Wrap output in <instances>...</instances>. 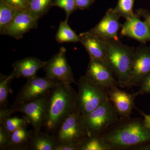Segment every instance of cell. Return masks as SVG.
Returning <instances> with one entry per match:
<instances>
[{"instance_id": "5", "label": "cell", "mask_w": 150, "mask_h": 150, "mask_svg": "<svg viewBox=\"0 0 150 150\" xmlns=\"http://www.w3.org/2000/svg\"><path fill=\"white\" fill-rule=\"evenodd\" d=\"M77 111L81 115L88 114L103 103L108 98L107 92L90 80L85 75L78 83Z\"/></svg>"}, {"instance_id": "7", "label": "cell", "mask_w": 150, "mask_h": 150, "mask_svg": "<svg viewBox=\"0 0 150 150\" xmlns=\"http://www.w3.org/2000/svg\"><path fill=\"white\" fill-rule=\"evenodd\" d=\"M62 83L47 77H38L37 76L27 79L18 93L12 106L30 102L44 96L55 86Z\"/></svg>"}, {"instance_id": "4", "label": "cell", "mask_w": 150, "mask_h": 150, "mask_svg": "<svg viewBox=\"0 0 150 150\" xmlns=\"http://www.w3.org/2000/svg\"><path fill=\"white\" fill-rule=\"evenodd\" d=\"M89 137H102L119 117L108 97L98 107L82 115Z\"/></svg>"}, {"instance_id": "22", "label": "cell", "mask_w": 150, "mask_h": 150, "mask_svg": "<svg viewBox=\"0 0 150 150\" xmlns=\"http://www.w3.org/2000/svg\"><path fill=\"white\" fill-rule=\"evenodd\" d=\"M16 78L13 73L12 72L8 76L1 74L0 76V108H8V98L10 91V82Z\"/></svg>"}, {"instance_id": "3", "label": "cell", "mask_w": 150, "mask_h": 150, "mask_svg": "<svg viewBox=\"0 0 150 150\" xmlns=\"http://www.w3.org/2000/svg\"><path fill=\"white\" fill-rule=\"evenodd\" d=\"M99 38L105 49V64L118 85L122 88L129 79L135 48L122 44L119 40Z\"/></svg>"}, {"instance_id": "16", "label": "cell", "mask_w": 150, "mask_h": 150, "mask_svg": "<svg viewBox=\"0 0 150 150\" xmlns=\"http://www.w3.org/2000/svg\"><path fill=\"white\" fill-rule=\"evenodd\" d=\"M47 62H43L35 57H27L13 63L12 72L16 78L27 79L36 76L38 70L43 69Z\"/></svg>"}, {"instance_id": "33", "label": "cell", "mask_w": 150, "mask_h": 150, "mask_svg": "<svg viewBox=\"0 0 150 150\" xmlns=\"http://www.w3.org/2000/svg\"><path fill=\"white\" fill-rule=\"evenodd\" d=\"M137 14L140 16H142L144 19V21L146 23L150 28V14L148 11L146 10H139L137 11Z\"/></svg>"}, {"instance_id": "17", "label": "cell", "mask_w": 150, "mask_h": 150, "mask_svg": "<svg viewBox=\"0 0 150 150\" xmlns=\"http://www.w3.org/2000/svg\"><path fill=\"white\" fill-rule=\"evenodd\" d=\"M79 36L80 42L89 55L90 59L105 63V49L100 39L88 31L81 33Z\"/></svg>"}, {"instance_id": "2", "label": "cell", "mask_w": 150, "mask_h": 150, "mask_svg": "<svg viewBox=\"0 0 150 150\" xmlns=\"http://www.w3.org/2000/svg\"><path fill=\"white\" fill-rule=\"evenodd\" d=\"M101 137L112 150H132L150 142V129L140 118H119Z\"/></svg>"}, {"instance_id": "27", "label": "cell", "mask_w": 150, "mask_h": 150, "mask_svg": "<svg viewBox=\"0 0 150 150\" xmlns=\"http://www.w3.org/2000/svg\"><path fill=\"white\" fill-rule=\"evenodd\" d=\"M52 6L63 9L66 12L67 18L77 8L74 0H54Z\"/></svg>"}, {"instance_id": "35", "label": "cell", "mask_w": 150, "mask_h": 150, "mask_svg": "<svg viewBox=\"0 0 150 150\" xmlns=\"http://www.w3.org/2000/svg\"><path fill=\"white\" fill-rule=\"evenodd\" d=\"M141 114L143 115L144 117V123L145 126L148 129H150V114L147 115V114H145L142 111H140Z\"/></svg>"}, {"instance_id": "6", "label": "cell", "mask_w": 150, "mask_h": 150, "mask_svg": "<svg viewBox=\"0 0 150 150\" xmlns=\"http://www.w3.org/2000/svg\"><path fill=\"white\" fill-rule=\"evenodd\" d=\"M56 145H81L89 137L82 115L77 111L67 116L54 134Z\"/></svg>"}, {"instance_id": "9", "label": "cell", "mask_w": 150, "mask_h": 150, "mask_svg": "<svg viewBox=\"0 0 150 150\" xmlns=\"http://www.w3.org/2000/svg\"><path fill=\"white\" fill-rule=\"evenodd\" d=\"M150 72V46L135 48L129 79L123 87L140 86L144 78Z\"/></svg>"}, {"instance_id": "12", "label": "cell", "mask_w": 150, "mask_h": 150, "mask_svg": "<svg viewBox=\"0 0 150 150\" xmlns=\"http://www.w3.org/2000/svg\"><path fill=\"white\" fill-rule=\"evenodd\" d=\"M121 17L115 10H109L99 23L88 32L99 38L119 40L118 32L121 25Z\"/></svg>"}, {"instance_id": "24", "label": "cell", "mask_w": 150, "mask_h": 150, "mask_svg": "<svg viewBox=\"0 0 150 150\" xmlns=\"http://www.w3.org/2000/svg\"><path fill=\"white\" fill-rule=\"evenodd\" d=\"M53 0H29L28 9L39 19L52 6Z\"/></svg>"}, {"instance_id": "8", "label": "cell", "mask_w": 150, "mask_h": 150, "mask_svg": "<svg viewBox=\"0 0 150 150\" xmlns=\"http://www.w3.org/2000/svg\"><path fill=\"white\" fill-rule=\"evenodd\" d=\"M66 49L62 47L57 54L49 61L44 69L47 77L62 83L70 84L75 83L71 68L67 62Z\"/></svg>"}, {"instance_id": "10", "label": "cell", "mask_w": 150, "mask_h": 150, "mask_svg": "<svg viewBox=\"0 0 150 150\" xmlns=\"http://www.w3.org/2000/svg\"><path fill=\"white\" fill-rule=\"evenodd\" d=\"M46 94L30 102L22 103L16 106L11 105L10 110L13 114L17 112L23 113L33 130H41L45 120Z\"/></svg>"}, {"instance_id": "1", "label": "cell", "mask_w": 150, "mask_h": 150, "mask_svg": "<svg viewBox=\"0 0 150 150\" xmlns=\"http://www.w3.org/2000/svg\"><path fill=\"white\" fill-rule=\"evenodd\" d=\"M77 92L71 85L61 83L46 94L45 117L43 128L54 135L65 118L77 111Z\"/></svg>"}, {"instance_id": "29", "label": "cell", "mask_w": 150, "mask_h": 150, "mask_svg": "<svg viewBox=\"0 0 150 150\" xmlns=\"http://www.w3.org/2000/svg\"><path fill=\"white\" fill-rule=\"evenodd\" d=\"M139 86V90L137 92L138 96L145 94H150V72L144 78Z\"/></svg>"}, {"instance_id": "11", "label": "cell", "mask_w": 150, "mask_h": 150, "mask_svg": "<svg viewBox=\"0 0 150 150\" xmlns=\"http://www.w3.org/2000/svg\"><path fill=\"white\" fill-rule=\"evenodd\" d=\"M86 76L96 85L107 92L118 85L112 72L105 63L90 59Z\"/></svg>"}, {"instance_id": "36", "label": "cell", "mask_w": 150, "mask_h": 150, "mask_svg": "<svg viewBox=\"0 0 150 150\" xmlns=\"http://www.w3.org/2000/svg\"><path fill=\"white\" fill-rule=\"evenodd\" d=\"M28 1H29V0H28Z\"/></svg>"}, {"instance_id": "31", "label": "cell", "mask_w": 150, "mask_h": 150, "mask_svg": "<svg viewBox=\"0 0 150 150\" xmlns=\"http://www.w3.org/2000/svg\"><path fill=\"white\" fill-rule=\"evenodd\" d=\"M54 150H80V147L76 145L72 144L56 145Z\"/></svg>"}, {"instance_id": "14", "label": "cell", "mask_w": 150, "mask_h": 150, "mask_svg": "<svg viewBox=\"0 0 150 150\" xmlns=\"http://www.w3.org/2000/svg\"><path fill=\"white\" fill-rule=\"evenodd\" d=\"M107 93L119 118L130 117L134 107V100L138 96L137 93H129L116 86L108 91Z\"/></svg>"}, {"instance_id": "13", "label": "cell", "mask_w": 150, "mask_h": 150, "mask_svg": "<svg viewBox=\"0 0 150 150\" xmlns=\"http://www.w3.org/2000/svg\"><path fill=\"white\" fill-rule=\"evenodd\" d=\"M38 20L28 9L19 11L2 35H8L18 40L21 39L30 30L37 27Z\"/></svg>"}, {"instance_id": "20", "label": "cell", "mask_w": 150, "mask_h": 150, "mask_svg": "<svg viewBox=\"0 0 150 150\" xmlns=\"http://www.w3.org/2000/svg\"><path fill=\"white\" fill-rule=\"evenodd\" d=\"M19 10L4 0L0 1V33L2 35L5 30L9 25Z\"/></svg>"}, {"instance_id": "34", "label": "cell", "mask_w": 150, "mask_h": 150, "mask_svg": "<svg viewBox=\"0 0 150 150\" xmlns=\"http://www.w3.org/2000/svg\"><path fill=\"white\" fill-rule=\"evenodd\" d=\"M133 150H150V142L137 146L132 149Z\"/></svg>"}, {"instance_id": "19", "label": "cell", "mask_w": 150, "mask_h": 150, "mask_svg": "<svg viewBox=\"0 0 150 150\" xmlns=\"http://www.w3.org/2000/svg\"><path fill=\"white\" fill-rule=\"evenodd\" d=\"M27 126L21 127L11 134L7 150H28L31 131H28Z\"/></svg>"}, {"instance_id": "23", "label": "cell", "mask_w": 150, "mask_h": 150, "mask_svg": "<svg viewBox=\"0 0 150 150\" xmlns=\"http://www.w3.org/2000/svg\"><path fill=\"white\" fill-rule=\"evenodd\" d=\"M80 150H112L102 137H88L81 145Z\"/></svg>"}, {"instance_id": "32", "label": "cell", "mask_w": 150, "mask_h": 150, "mask_svg": "<svg viewBox=\"0 0 150 150\" xmlns=\"http://www.w3.org/2000/svg\"><path fill=\"white\" fill-rule=\"evenodd\" d=\"M77 8L85 9L88 8L92 0H74Z\"/></svg>"}, {"instance_id": "26", "label": "cell", "mask_w": 150, "mask_h": 150, "mask_svg": "<svg viewBox=\"0 0 150 150\" xmlns=\"http://www.w3.org/2000/svg\"><path fill=\"white\" fill-rule=\"evenodd\" d=\"M134 0H119L117 6L114 10L121 16L128 18L134 13L133 12Z\"/></svg>"}, {"instance_id": "30", "label": "cell", "mask_w": 150, "mask_h": 150, "mask_svg": "<svg viewBox=\"0 0 150 150\" xmlns=\"http://www.w3.org/2000/svg\"><path fill=\"white\" fill-rule=\"evenodd\" d=\"M11 5L19 10H24L28 8V0H4Z\"/></svg>"}, {"instance_id": "28", "label": "cell", "mask_w": 150, "mask_h": 150, "mask_svg": "<svg viewBox=\"0 0 150 150\" xmlns=\"http://www.w3.org/2000/svg\"><path fill=\"white\" fill-rule=\"evenodd\" d=\"M11 135L2 124H0V150H7Z\"/></svg>"}, {"instance_id": "18", "label": "cell", "mask_w": 150, "mask_h": 150, "mask_svg": "<svg viewBox=\"0 0 150 150\" xmlns=\"http://www.w3.org/2000/svg\"><path fill=\"white\" fill-rule=\"evenodd\" d=\"M56 144L54 135L41 130L31 131L28 150H54Z\"/></svg>"}, {"instance_id": "15", "label": "cell", "mask_w": 150, "mask_h": 150, "mask_svg": "<svg viewBox=\"0 0 150 150\" xmlns=\"http://www.w3.org/2000/svg\"><path fill=\"white\" fill-rule=\"evenodd\" d=\"M121 35L134 38L142 43L150 41V28L138 14L128 18L121 25Z\"/></svg>"}, {"instance_id": "21", "label": "cell", "mask_w": 150, "mask_h": 150, "mask_svg": "<svg viewBox=\"0 0 150 150\" xmlns=\"http://www.w3.org/2000/svg\"><path fill=\"white\" fill-rule=\"evenodd\" d=\"M66 18L59 24L56 35V40L59 43H77L80 42L79 35H78L70 27Z\"/></svg>"}, {"instance_id": "25", "label": "cell", "mask_w": 150, "mask_h": 150, "mask_svg": "<svg viewBox=\"0 0 150 150\" xmlns=\"http://www.w3.org/2000/svg\"><path fill=\"white\" fill-rule=\"evenodd\" d=\"M28 123V121L25 116L23 118L11 116L0 120V124H2L6 130L11 134L21 127L27 126Z\"/></svg>"}]
</instances>
